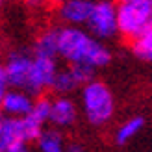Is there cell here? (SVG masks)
<instances>
[{"instance_id": "6da1fadb", "label": "cell", "mask_w": 152, "mask_h": 152, "mask_svg": "<svg viewBox=\"0 0 152 152\" xmlns=\"http://www.w3.org/2000/svg\"><path fill=\"white\" fill-rule=\"evenodd\" d=\"M58 58L69 65H83L96 71L111 61V52L86 28L58 26Z\"/></svg>"}, {"instance_id": "7a4b0ae2", "label": "cell", "mask_w": 152, "mask_h": 152, "mask_svg": "<svg viewBox=\"0 0 152 152\" xmlns=\"http://www.w3.org/2000/svg\"><path fill=\"white\" fill-rule=\"evenodd\" d=\"M117 10V34L134 43L152 30V0H121Z\"/></svg>"}, {"instance_id": "3957f363", "label": "cell", "mask_w": 152, "mask_h": 152, "mask_svg": "<svg viewBox=\"0 0 152 152\" xmlns=\"http://www.w3.org/2000/svg\"><path fill=\"white\" fill-rule=\"evenodd\" d=\"M82 113L91 126H104L113 119L115 113V96L108 83L93 80L80 89Z\"/></svg>"}, {"instance_id": "277c9868", "label": "cell", "mask_w": 152, "mask_h": 152, "mask_svg": "<svg viewBox=\"0 0 152 152\" xmlns=\"http://www.w3.org/2000/svg\"><path fill=\"white\" fill-rule=\"evenodd\" d=\"M86 30L98 41H108L117 35V10L115 2H95L93 11L86 22Z\"/></svg>"}, {"instance_id": "5b68a950", "label": "cell", "mask_w": 152, "mask_h": 152, "mask_svg": "<svg viewBox=\"0 0 152 152\" xmlns=\"http://www.w3.org/2000/svg\"><path fill=\"white\" fill-rule=\"evenodd\" d=\"M2 65H4L7 87L26 91L30 69H32V52L26 48H15L6 56Z\"/></svg>"}, {"instance_id": "8992f818", "label": "cell", "mask_w": 152, "mask_h": 152, "mask_svg": "<svg viewBox=\"0 0 152 152\" xmlns=\"http://www.w3.org/2000/svg\"><path fill=\"white\" fill-rule=\"evenodd\" d=\"M95 80V71L83 65H67L63 69H58L56 78L52 82V91L58 96H69L74 91L82 89L86 83Z\"/></svg>"}, {"instance_id": "52a82bcc", "label": "cell", "mask_w": 152, "mask_h": 152, "mask_svg": "<svg viewBox=\"0 0 152 152\" xmlns=\"http://www.w3.org/2000/svg\"><path fill=\"white\" fill-rule=\"evenodd\" d=\"M58 59H50V58H39L32 54V69H30V78H28V87L26 93L28 95H39L47 89L52 87V82L56 78L58 72Z\"/></svg>"}, {"instance_id": "ba28073f", "label": "cell", "mask_w": 152, "mask_h": 152, "mask_svg": "<svg viewBox=\"0 0 152 152\" xmlns=\"http://www.w3.org/2000/svg\"><path fill=\"white\" fill-rule=\"evenodd\" d=\"M95 2L93 0H65L59 2L56 7L58 19L63 22V26L82 28L86 26L91 11H93Z\"/></svg>"}, {"instance_id": "9c48e42d", "label": "cell", "mask_w": 152, "mask_h": 152, "mask_svg": "<svg viewBox=\"0 0 152 152\" xmlns=\"http://www.w3.org/2000/svg\"><path fill=\"white\" fill-rule=\"evenodd\" d=\"M78 121V106L71 96H54L50 98V115L48 123L52 128L61 132L63 128H71Z\"/></svg>"}, {"instance_id": "30bf717a", "label": "cell", "mask_w": 152, "mask_h": 152, "mask_svg": "<svg viewBox=\"0 0 152 152\" xmlns=\"http://www.w3.org/2000/svg\"><path fill=\"white\" fill-rule=\"evenodd\" d=\"M35 98L20 89H7L0 104V111L7 119H24L34 108Z\"/></svg>"}, {"instance_id": "8fae6325", "label": "cell", "mask_w": 152, "mask_h": 152, "mask_svg": "<svg viewBox=\"0 0 152 152\" xmlns=\"http://www.w3.org/2000/svg\"><path fill=\"white\" fill-rule=\"evenodd\" d=\"M30 52H32L34 56H39V58L58 59V26L45 28L43 32L35 37L34 47Z\"/></svg>"}, {"instance_id": "7c38bea8", "label": "cell", "mask_w": 152, "mask_h": 152, "mask_svg": "<svg viewBox=\"0 0 152 152\" xmlns=\"http://www.w3.org/2000/svg\"><path fill=\"white\" fill-rule=\"evenodd\" d=\"M35 145L39 152H65V137L56 128H45L35 139Z\"/></svg>"}, {"instance_id": "4fadbf2b", "label": "cell", "mask_w": 152, "mask_h": 152, "mask_svg": "<svg viewBox=\"0 0 152 152\" xmlns=\"http://www.w3.org/2000/svg\"><path fill=\"white\" fill-rule=\"evenodd\" d=\"M143 124H145V119H143L141 115L126 119L124 123L115 130V143H117V145H126L132 137H135V135L139 134Z\"/></svg>"}, {"instance_id": "5bb4252c", "label": "cell", "mask_w": 152, "mask_h": 152, "mask_svg": "<svg viewBox=\"0 0 152 152\" xmlns=\"http://www.w3.org/2000/svg\"><path fill=\"white\" fill-rule=\"evenodd\" d=\"M132 52L143 61H152V30L132 43Z\"/></svg>"}, {"instance_id": "9a60e30c", "label": "cell", "mask_w": 152, "mask_h": 152, "mask_svg": "<svg viewBox=\"0 0 152 152\" xmlns=\"http://www.w3.org/2000/svg\"><path fill=\"white\" fill-rule=\"evenodd\" d=\"M10 89L7 87V82H6V74H4V65L0 61V104H2V98L6 95V91Z\"/></svg>"}, {"instance_id": "2e32d148", "label": "cell", "mask_w": 152, "mask_h": 152, "mask_svg": "<svg viewBox=\"0 0 152 152\" xmlns=\"http://www.w3.org/2000/svg\"><path fill=\"white\" fill-rule=\"evenodd\" d=\"M65 152H87V150H86V147H83L82 143H78V141H71V143H67Z\"/></svg>"}, {"instance_id": "e0dca14e", "label": "cell", "mask_w": 152, "mask_h": 152, "mask_svg": "<svg viewBox=\"0 0 152 152\" xmlns=\"http://www.w3.org/2000/svg\"><path fill=\"white\" fill-rule=\"evenodd\" d=\"M7 152H34L28 145H17V147H11Z\"/></svg>"}, {"instance_id": "ac0fdd59", "label": "cell", "mask_w": 152, "mask_h": 152, "mask_svg": "<svg viewBox=\"0 0 152 152\" xmlns=\"http://www.w3.org/2000/svg\"><path fill=\"white\" fill-rule=\"evenodd\" d=\"M0 126H2V117H0Z\"/></svg>"}]
</instances>
